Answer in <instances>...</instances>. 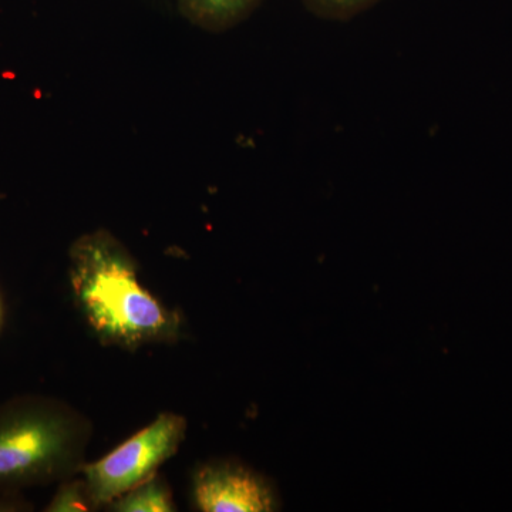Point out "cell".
<instances>
[{
	"label": "cell",
	"mask_w": 512,
	"mask_h": 512,
	"mask_svg": "<svg viewBox=\"0 0 512 512\" xmlns=\"http://www.w3.org/2000/svg\"><path fill=\"white\" fill-rule=\"evenodd\" d=\"M99 508L94 504L82 474L66 478L57 485L55 495L46 505V512H90Z\"/></svg>",
	"instance_id": "obj_7"
},
{
	"label": "cell",
	"mask_w": 512,
	"mask_h": 512,
	"mask_svg": "<svg viewBox=\"0 0 512 512\" xmlns=\"http://www.w3.org/2000/svg\"><path fill=\"white\" fill-rule=\"evenodd\" d=\"M32 510V504L23 494H0V512H18Z\"/></svg>",
	"instance_id": "obj_9"
},
{
	"label": "cell",
	"mask_w": 512,
	"mask_h": 512,
	"mask_svg": "<svg viewBox=\"0 0 512 512\" xmlns=\"http://www.w3.org/2000/svg\"><path fill=\"white\" fill-rule=\"evenodd\" d=\"M69 282L77 311L101 345L136 352L183 339V313L141 284L136 258L107 229L73 242Z\"/></svg>",
	"instance_id": "obj_1"
},
{
	"label": "cell",
	"mask_w": 512,
	"mask_h": 512,
	"mask_svg": "<svg viewBox=\"0 0 512 512\" xmlns=\"http://www.w3.org/2000/svg\"><path fill=\"white\" fill-rule=\"evenodd\" d=\"M3 316H5V311H3V302L2 298H0V329H2L3 325Z\"/></svg>",
	"instance_id": "obj_10"
},
{
	"label": "cell",
	"mask_w": 512,
	"mask_h": 512,
	"mask_svg": "<svg viewBox=\"0 0 512 512\" xmlns=\"http://www.w3.org/2000/svg\"><path fill=\"white\" fill-rule=\"evenodd\" d=\"M305 8L318 18L326 20H350L382 0H301Z\"/></svg>",
	"instance_id": "obj_8"
},
{
	"label": "cell",
	"mask_w": 512,
	"mask_h": 512,
	"mask_svg": "<svg viewBox=\"0 0 512 512\" xmlns=\"http://www.w3.org/2000/svg\"><path fill=\"white\" fill-rule=\"evenodd\" d=\"M106 510L114 512H174L173 491L163 477L153 476L114 498Z\"/></svg>",
	"instance_id": "obj_6"
},
{
	"label": "cell",
	"mask_w": 512,
	"mask_h": 512,
	"mask_svg": "<svg viewBox=\"0 0 512 512\" xmlns=\"http://www.w3.org/2000/svg\"><path fill=\"white\" fill-rule=\"evenodd\" d=\"M184 18L192 25L221 33L247 20L264 0H177Z\"/></svg>",
	"instance_id": "obj_5"
},
{
	"label": "cell",
	"mask_w": 512,
	"mask_h": 512,
	"mask_svg": "<svg viewBox=\"0 0 512 512\" xmlns=\"http://www.w3.org/2000/svg\"><path fill=\"white\" fill-rule=\"evenodd\" d=\"M192 500L202 512H271L278 510L274 484L237 460H214L195 468Z\"/></svg>",
	"instance_id": "obj_4"
},
{
	"label": "cell",
	"mask_w": 512,
	"mask_h": 512,
	"mask_svg": "<svg viewBox=\"0 0 512 512\" xmlns=\"http://www.w3.org/2000/svg\"><path fill=\"white\" fill-rule=\"evenodd\" d=\"M92 436L89 417L56 397L22 394L0 404V494L77 476Z\"/></svg>",
	"instance_id": "obj_2"
},
{
	"label": "cell",
	"mask_w": 512,
	"mask_h": 512,
	"mask_svg": "<svg viewBox=\"0 0 512 512\" xmlns=\"http://www.w3.org/2000/svg\"><path fill=\"white\" fill-rule=\"evenodd\" d=\"M187 430L181 414L161 413L106 457L86 461L80 474L96 507L106 508L114 498L156 476L158 468L178 453Z\"/></svg>",
	"instance_id": "obj_3"
}]
</instances>
